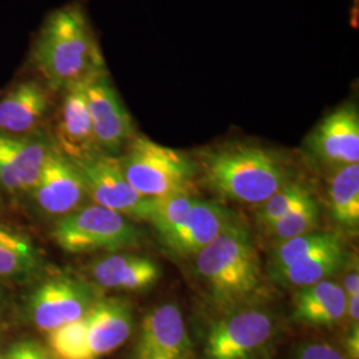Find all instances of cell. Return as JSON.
Here are the masks:
<instances>
[{
	"instance_id": "cell-31",
	"label": "cell",
	"mask_w": 359,
	"mask_h": 359,
	"mask_svg": "<svg viewBox=\"0 0 359 359\" xmlns=\"http://www.w3.org/2000/svg\"><path fill=\"white\" fill-rule=\"evenodd\" d=\"M357 1H358V0H355V3H357Z\"/></svg>"
},
{
	"instance_id": "cell-1",
	"label": "cell",
	"mask_w": 359,
	"mask_h": 359,
	"mask_svg": "<svg viewBox=\"0 0 359 359\" xmlns=\"http://www.w3.org/2000/svg\"><path fill=\"white\" fill-rule=\"evenodd\" d=\"M194 270L213 305L224 313L259 305L266 289L256 244L240 219L194 256Z\"/></svg>"
},
{
	"instance_id": "cell-13",
	"label": "cell",
	"mask_w": 359,
	"mask_h": 359,
	"mask_svg": "<svg viewBox=\"0 0 359 359\" xmlns=\"http://www.w3.org/2000/svg\"><path fill=\"white\" fill-rule=\"evenodd\" d=\"M29 196L43 216L59 219L81 208L88 193L74 161L53 145Z\"/></svg>"
},
{
	"instance_id": "cell-12",
	"label": "cell",
	"mask_w": 359,
	"mask_h": 359,
	"mask_svg": "<svg viewBox=\"0 0 359 359\" xmlns=\"http://www.w3.org/2000/svg\"><path fill=\"white\" fill-rule=\"evenodd\" d=\"M313 161L329 169L359 164V114L354 103L342 104L310 132L305 142Z\"/></svg>"
},
{
	"instance_id": "cell-20",
	"label": "cell",
	"mask_w": 359,
	"mask_h": 359,
	"mask_svg": "<svg viewBox=\"0 0 359 359\" xmlns=\"http://www.w3.org/2000/svg\"><path fill=\"white\" fill-rule=\"evenodd\" d=\"M46 261L28 234L0 222V283H35L44 274Z\"/></svg>"
},
{
	"instance_id": "cell-9",
	"label": "cell",
	"mask_w": 359,
	"mask_h": 359,
	"mask_svg": "<svg viewBox=\"0 0 359 359\" xmlns=\"http://www.w3.org/2000/svg\"><path fill=\"white\" fill-rule=\"evenodd\" d=\"M277 333V318L261 305L236 309L213 323L206 337V359H258Z\"/></svg>"
},
{
	"instance_id": "cell-22",
	"label": "cell",
	"mask_w": 359,
	"mask_h": 359,
	"mask_svg": "<svg viewBox=\"0 0 359 359\" xmlns=\"http://www.w3.org/2000/svg\"><path fill=\"white\" fill-rule=\"evenodd\" d=\"M329 208L342 229L357 233L359 228V164L332 170L327 187Z\"/></svg>"
},
{
	"instance_id": "cell-25",
	"label": "cell",
	"mask_w": 359,
	"mask_h": 359,
	"mask_svg": "<svg viewBox=\"0 0 359 359\" xmlns=\"http://www.w3.org/2000/svg\"><path fill=\"white\" fill-rule=\"evenodd\" d=\"M3 355L6 359H55L47 347L31 338L13 342Z\"/></svg>"
},
{
	"instance_id": "cell-3",
	"label": "cell",
	"mask_w": 359,
	"mask_h": 359,
	"mask_svg": "<svg viewBox=\"0 0 359 359\" xmlns=\"http://www.w3.org/2000/svg\"><path fill=\"white\" fill-rule=\"evenodd\" d=\"M32 63L56 90L107 71L88 18L79 4L62 7L47 18L32 48Z\"/></svg>"
},
{
	"instance_id": "cell-10",
	"label": "cell",
	"mask_w": 359,
	"mask_h": 359,
	"mask_svg": "<svg viewBox=\"0 0 359 359\" xmlns=\"http://www.w3.org/2000/svg\"><path fill=\"white\" fill-rule=\"evenodd\" d=\"M84 180L88 197L96 205L133 219L149 222L154 198L142 197L129 184L117 156L96 154L81 160H72Z\"/></svg>"
},
{
	"instance_id": "cell-26",
	"label": "cell",
	"mask_w": 359,
	"mask_h": 359,
	"mask_svg": "<svg viewBox=\"0 0 359 359\" xmlns=\"http://www.w3.org/2000/svg\"><path fill=\"white\" fill-rule=\"evenodd\" d=\"M292 359H348L337 347L326 342H309L298 347Z\"/></svg>"
},
{
	"instance_id": "cell-2",
	"label": "cell",
	"mask_w": 359,
	"mask_h": 359,
	"mask_svg": "<svg viewBox=\"0 0 359 359\" xmlns=\"http://www.w3.org/2000/svg\"><path fill=\"white\" fill-rule=\"evenodd\" d=\"M197 168L210 191L246 205H261L295 180L294 169L281 152L250 144L209 151Z\"/></svg>"
},
{
	"instance_id": "cell-15",
	"label": "cell",
	"mask_w": 359,
	"mask_h": 359,
	"mask_svg": "<svg viewBox=\"0 0 359 359\" xmlns=\"http://www.w3.org/2000/svg\"><path fill=\"white\" fill-rule=\"evenodd\" d=\"M237 221L236 212L228 206L197 197L179 226L160 237V241L170 255L189 258L198 255Z\"/></svg>"
},
{
	"instance_id": "cell-4",
	"label": "cell",
	"mask_w": 359,
	"mask_h": 359,
	"mask_svg": "<svg viewBox=\"0 0 359 359\" xmlns=\"http://www.w3.org/2000/svg\"><path fill=\"white\" fill-rule=\"evenodd\" d=\"M135 329L130 304L115 297H102L76 321L48 333L55 359H102L123 346Z\"/></svg>"
},
{
	"instance_id": "cell-18",
	"label": "cell",
	"mask_w": 359,
	"mask_h": 359,
	"mask_svg": "<svg viewBox=\"0 0 359 359\" xmlns=\"http://www.w3.org/2000/svg\"><path fill=\"white\" fill-rule=\"evenodd\" d=\"M90 281L100 290L140 293L161 278L160 265L149 257L133 253H109L88 266Z\"/></svg>"
},
{
	"instance_id": "cell-16",
	"label": "cell",
	"mask_w": 359,
	"mask_h": 359,
	"mask_svg": "<svg viewBox=\"0 0 359 359\" xmlns=\"http://www.w3.org/2000/svg\"><path fill=\"white\" fill-rule=\"evenodd\" d=\"M52 147L40 136L0 132V187L10 194H31Z\"/></svg>"
},
{
	"instance_id": "cell-29",
	"label": "cell",
	"mask_w": 359,
	"mask_h": 359,
	"mask_svg": "<svg viewBox=\"0 0 359 359\" xmlns=\"http://www.w3.org/2000/svg\"><path fill=\"white\" fill-rule=\"evenodd\" d=\"M10 313V298L6 293V290H3L1 285H0V333L7 322V317Z\"/></svg>"
},
{
	"instance_id": "cell-24",
	"label": "cell",
	"mask_w": 359,
	"mask_h": 359,
	"mask_svg": "<svg viewBox=\"0 0 359 359\" xmlns=\"http://www.w3.org/2000/svg\"><path fill=\"white\" fill-rule=\"evenodd\" d=\"M310 196H313L305 184L299 181H292L286 184L278 192L270 196L269 198L259 205L257 212V222L265 231L273 222L283 217L295 206L299 205Z\"/></svg>"
},
{
	"instance_id": "cell-5",
	"label": "cell",
	"mask_w": 359,
	"mask_h": 359,
	"mask_svg": "<svg viewBox=\"0 0 359 359\" xmlns=\"http://www.w3.org/2000/svg\"><path fill=\"white\" fill-rule=\"evenodd\" d=\"M346 244L335 231H314L274 246L268 274L274 283L299 289L333 278L345 269Z\"/></svg>"
},
{
	"instance_id": "cell-21",
	"label": "cell",
	"mask_w": 359,
	"mask_h": 359,
	"mask_svg": "<svg viewBox=\"0 0 359 359\" xmlns=\"http://www.w3.org/2000/svg\"><path fill=\"white\" fill-rule=\"evenodd\" d=\"M50 107L38 81H22L0 100V132L23 136L36 128Z\"/></svg>"
},
{
	"instance_id": "cell-30",
	"label": "cell",
	"mask_w": 359,
	"mask_h": 359,
	"mask_svg": "<svg viewBox=\"0 0 359 359\" xmlns=\"http://www.w3.org/2000/svg\"><path fill=\"white\" fill-rule=\"evenodd\" d=\"M0 359H6V358H4V355H3V354H0Z\"/></svg>"
},
{
	"instance_id": "cell-28",
	"label": "cell",
	"mask_w": 359,
	"mask_h": 359,
	"mask_svg": "<svg viewBox=\"0 0 359 359\" xmlns=\"http://www.w3.org/2000/svg\"><path fill=\"white\" fill-rule=\"evenodd\" d=\"M347 358H359V327H354L350 330L346 339Z\"/></svg>"
},
{
	"instance_id": "cell-27",
	"label": "cell",
	"mask_w": 359,
	"mask_h": 359,
	"mask_svg": "<svg viewBox=\"0 0 359 359\" xmlns=\"http://www.w3.org/2000/svg\"><path fill=\"white\" fill-rule=\"evenodd\" d=\"M342 287H344V292L346 294V298L359 295V273L357 264H355V266L353 269L346 273V276L344 278Z\"/></svg>"
},
{
	"instance_id": "cell-11",
	"label": "cell",
	"mask_w": 359,
	"mask_h": 359,
	"mask_svg": "<svg viewBox=\"0 0 359 359\" xmlns=\"http://www.w3.org/2000/svg\"><path fill=\"white\" fill-rule=\"evenodd\" d=\"M84 88L97 147L102 154L117 156L136 135L132 117L107 71L86 80Z\"/></svg>"
},
{
	"instance_id": "cell-7",
	"label": "cell",
	"mask_w": 359,
	"mask_h": 359,
	"mask_svg": "<svg viewBox=\"0 0 359 359\" xmlns=\"http://www.w3.org/2000/svg\"><path fill=\"white\" fill-rule=\"evenodd\" d=\"M23 299V316L41 333H51L83 317L102 297L103 290L90 280L71 273L41 276Z\"/></svg>"
},
{
	"instance_id": "cell-19",
	"label": "cell",
	"mask_w": 359,
	"mask_h": 359,
	"mask_svg": "<svg viewBox=\"0 0 359 359\" xmlns=\"http://www.w3.org/2000/svg\"><path fill=\"white\" fill-rule=\"evenodd\" d=\"M346 305L342 285L329 278L295 289L292 318L311 327H334L346 317Z\"/></svg>"
},
{
	"instance_id": "cell-6",
	"label": "cell",
	"mask_w": 359,
	"mask_h": 359,
	"mask_svg": "<svg viewBox=\"0 0 359 359\" xmlns=\"http://www.w3.org/2000/svg\"><path fill=\"white\" fill-rule=\"evenodd\" d=\"M120 167L133 189L147 198H161L176 193H193L197 164L181 151L135 135Z\"/></svg>"
},
{
	"instance_id": "cell-23",
	"label": "cell",
	"mask_w": 359,
	"mask_h": 359,
	"mask_svg": "<svg viewBox=\"0 0 359 359\" xmlns=\"http://www.w3.org/2000/svg\"><path fill=\"white\" fill-rule=\"evenodd\" d=\"M320 222V208L313 196L299 205L295 206L283 217L273 222L265 231L274 244H281L287 240L317 231Z\"/></svg>"
},
{
	"instance_id": "cell-14",
	"label": "cell",
	"mask_w": 359,
	"mask_h": 359,
	"mask_svg": "<svg viewBox=\"0 0 359 359\" xmlns=\"http://www.w3.org/2000/svg\"><path fill=\"white\" fill-rule=\"evenodd\" d=\"M136 359H194L193 344L176 304H161L142 322Z\"/></svg>"
},
{
	"instance_id": "cell-17",
	"label": "cell",
	"mask_w": 359,
	"mask_h": 359,
	"mask_svg": "<svg viewBox=\"0 0 359 359\" xmlns=\"http://www.w3.org/2000/svg\"><path fill=\"white\" fill-rule=\"evenodd\" d=\"M55 129V147L69 160L100 154L95 139L84 81L65 88Z\"/></svg>"
},
{
	"instance_id": "cell-8",
	"label": "cell",
	"mask_w": 359,
	"mask_h": 359,
	"mask_svg": "<svg viewBox=\"0 0 359 359\" xmlns=\"http://www.w3.org/2000/svg\"><path fill=\"white\" fill-rule=\"evenodd\" d=\"M52 238L68 253H116L140 245L142 231L132 219L95 204L59 218Z\"/></svg>"
}]
</instances>
